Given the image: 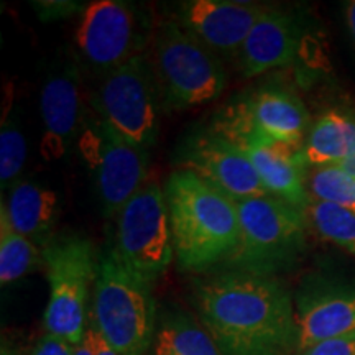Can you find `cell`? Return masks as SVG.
<instances>
[{"instance_id": "6da1fadb", "label": "cell", "mask_w": 355, "mask_h": 355, "mask_svg": "<svg viewBox=\"0 0 355 355\" xmlns=\"http://www.w3.org/2000/svg\"><path fill=\"white\" fill-rule=\"evenodd\" d=\"M193 304L222 355H296L295 298L279 277L219 270L193 283Z\"/></svg>"}, {"instance_id": "7a4b0ae2", "label": "cell", "mask_w": 355, "mask_h": 355, "mask_svg": "<svg viewBox=\"0 0 355 355\" xmlns=\"http://www.w3.org/2000/svg\"><path fill=\"white\" fill-rule=\"evenodd\" d=\"M165 198L176 263L183 272L222 268L241 239L237 204L188 170L173 171Z\"/></svg>"}, {"instance_id": "3957f363", "label": "cell", "mask_w": 355, "mask_h": 355, "mask_svg": "<svg viewBox=\"0 0 355 355\" xmlns=\"http://www.w3.org/2000/svg\"><path fill=\"white\" fill-rule=\"evenodd\" d=\"M91 314L117 355H150L157 334L153 283L133 275L112 245L99 257Z\"/></svg>"}, {"instance_id": "277c9868", "label": "cell", "mask_w": 355, "mask_h": 355, "mask_svg": "<svg viewBox=\"0 0 355 355\" xmlns=\"http://www.w3.org/2000/svg\"><path fill=\"white\" fill-rule=\"evenodd\" d=\"M209 128L239 148L285 145L301 148L309 132V114L296 92L266 83L230 97Z\"/></svg>"}, {"instance_id": "5b68a950", "label": "cell", "mask_w": 355, "mask_h": 355, "mask_svg": "<svg viewBox=\"0 0 355 355\" xmlns=\"http://www.w3.org/2000/svg\"><path fill=\"white\" fill-rule=\"evenodd\" d=\"M235 204L241 239L220 270L278 277L295 268L306 252L308 222L303 212L270 194Z\"/></svg>"}, {"instance_id": "8992f818", "label": "cell", "mask_w": 355, "mask_h": 355, "mask_svg": "<svg viewBox=\"0 0 355 355\" xmlns=\"http://www.w3.org/2000/svg\"><path fill=\"white\" fill-rule=\"evenodd\" d=\"M152 61L166 112L211 104L227 83L220 58L173 19L157 25Z\"/></svg>"}, {"instance_id": "52a82bcc", "label": "cell", "mask_w": 355, "mask_h": 355, "mask_svg": "<svg viewBox=\"0 0 355 355\" xmlns=\"http://www.w3.org/2000/svg\"><path fill=\"white\" fill-rule=\"evenodd\" d=\"M42 250L48 279L44 331L79 345L87 331L89 291L96 283L99 257L92 242L79 234L55 235Z\"/></svg>"}, {"instance_id": "ba28073f", "label": "cell", "mask_w": 355, "mask_h": 355, "mask_svg": "<svg viewBox=\"0 0 355 355\" xmlns=\"http://www.w3.org/2000/svg\"><path fill=\"white\" fill-rule=\"evenodd\" d=\"M89 105L123 139L150 152L157 144L163 110L152 53H141L101 76Z\"/></svg>"}, {"instance_id": "9c48e42d", "label": "cell", "mask_w": 355, "mask_h": 355, "mask_svg": "<svg viewBox=\"0 0 355 355\" xmlns=\"http://www.w3.org/2000/svg\"><path fill=\"white\" fill-rule=\"evenodd\" d=\"M114 220L112 248L117 259L133 275L155 285L175 259L165 189L148 180Z\"/></svg>"}, {"instance_id": "30bf717a", "label": "cell", "mask_w": 355, "mask_h": 355, "mask_svg": "<svg viewBox=\"0 0 355 355\" xmlns=\"http://www.w3.org/2000/svg\"><path fill=\"white\" fill-rule=\"evenodd\" d=\"M78 148L92 173L105 219H115L128 199L148 181L150 152L130 144L104 119L87 110Z\"/></svg>"}, {"instance_id": "8fae6325", "label": "cell", "mask_w": 355, "mask_h": 355, "mask_svg": "<svg viewBox=\"0 0 355 355\" xmlns=\"http://www.w3.org/2000/svg\"><path fill=\"white\" fill-rule=\"evenodd\" d=\"M155 30L148 8L123 0H96L81 13L76 44L84 61L101 78L148 51Z\"/></svg>"}, {"instance_id": "7c38bea8", "label": "cell", "mask_w": 355, "mask_h": 355, "mask_svg": "<svg viewBox=\"0 0 355 355\" xmlns=\"http://www.w3.org/2000/svg\"><path fill=\"white\" fill-rule=\"evenodd\" d=\"M180 170H188L234 202L268 196L250 158L211 130L209 127L189 133L178 148Z\"/></svg>"}, {"instance_id": "4fadbf2b", "label": "cell", "mask_w": 355, "mask_h": 355, "mask_svg": "<svg viewBox=\"0 0 355 355\" xmlns=\"http://www.w3.org/2000/svg\"><path fill=\"white\" fill-rule=\"evenodd\" d=\"M300 350L355 332V279L309 273L295 293Z\"/></svg>"}, {"instance_id": "5bb4252c", "label": "cell", "mask_w": 355, "mask_h": 355, "mask_svg": "<svg viewBox=\"0 0 355 355\" xmlns=\"http://www.w3.org/2000/svg\"><path fill=\"white\" fill-rule=\"evenodd\" d=\"M40 114L43 123L40 153L46 162H58L78 144L87 115L81 73L74 61L60 58L53 63L40 92Z\"/></svg>"}, {"instance_id": "9a60e30c", "label": "cell", "mask_w": 355, "mask_h": 355, "mask_svg": "<svg viewBox=\"0 0 355 355\" xmlns=\"http://www.w3.org/2000/svg\"><path fill=\"white\" fill-rule=\"evenodd\" d=\"M266 6L234 0H186L176 3L175 20L222 61H237L243 43Z\"/></svg>"}, {"instance_id": "2e32d148", "label": "cell", "mask_w": 355, "mask_h": 355, "mask_svg": "<svg viewBox=\"0 0 355 355\" xmlns=\"http://www.w3.org/2000/svg\"><path fill=\"white\" fill-rule=\"evenodd\" d=\"M304 42V21L295 12L266 7L248 33L237 66L243 79L293 64Z\"/></svg>"}, {"instance_id": "e0dca14e", "label": "cell", "mask_w": 355, "mask_h": 355, "mask_svg": "<svg viewBox=\"0 0 355 355\" xmlns=\"http://www.w3.org/2000/svg\"><path fill=\"white\" fill-rule=\"evenodd\" d=\"M245 153L259 173L266 193L304 214L309 204L306 189L308 166L301 157V148L285 145L259 146L245 150Z\"/></svg>"}, {"instance_id": "ac0fdd59", "label": "cell", "mask_w": 355, "mask_h": 355, "mask_svg": "<svg viewBox=\"0 0 355 355\" xmlns=\"http://www.w3.org/2000/svg\"><path fill=\"white\" fill-rule=\"evenodd\" d=\"M6 207L13 229L38 247L43 248L55 237L53 229L60 216L56 191L37 181L19 180L8 188Z\"/></svg>"}, {"instance_id": "d6986e66", "label": "cell", "mask_w": 355, "mask_h": 355, "mask_svg": "<svg viewBox=\"0 0 355 355\" xmlns=\"http://www.w3.org/2000/svg\"><path fill=\"white\" fill-rule=\"evenodd\" d=\"M301 157L306 166L343 165L355 157V114L327 110L309 127Z\"/></svg>"}, {"instance_id": "ffe728a7", "label": "cell", "mask_w": 355, "mask_h": 355, "mask_svg": "<svg viewBox=\"0 0 355 355\" xmlns=\"http://www.w3.org/2000/svg\"><path fill=\"white\" fill-rule=\"evenodd\" d=\"M152 355H222L198 316L168 308L158 318Z\"/></svg>"}, {"instance_id": "44dd1931", "label": "cell", "mask_w": 355, "mask_h": 355, "mask_svg": "<svg viewBox=\"0 0 355 355\" xmlns=\"http://www.w3.org/2000/svg\"><path fill=\"white\" fill-rule=\"evenodd\" d=\"M43 261V250L37 243L13 229L6 201L0 206V283L10 285L33 272Z\"/></svg>"}, {"instance_id": "7402d4cb", "label": "cell", "mask_w": 355, "mask_h": 355, "mask_svg": "<svg viewBox=\"0 0 355 355\" xmlns=\"http://www.w3.org/2000/svg\"><path fill=\"white\" fill-rule=\"evenodd\" d=\"M306 222L319 237L355 255V214L332 202L309 201Z\"/></svg>"}, {"instance_id": "603a6c76", "label": "cell", "mask_w": 355, "mask_h": 355, "mask_svg": "<svg viewBox=\"0 0 355 355\" xmlns=\"http://www.w3.org/2000/svg\"><path fill=\"white\" fill-rule=\"evenodd\" d=\"M306 189L309 201L337 204L355 214V180L340 165L309 168Z\"/></svg>"}, {"instance_id": "cb8c5ba5", "label": "cell", "mask_w": 355, "mask_h": 355, "mask_svg": "<svg viewBox=\"0 0 355 355\" xmlns=\"http://www.w3.org/2000/svg\"><path fill=\"white\" fill-rule=\"evenodd\" d=\"M26 162V139L20 121L10 109V97L6 101V109L0 127V186L2 191L10 188L20 180Z\"/></svg>"}, {"instance_id": "d4e9b609", "label": "cell", "mask_w": 355, "mask_h": 355, "mask_svg": "<svg viewBox=\"0 0 355 355\" xmlns=\"http://www.w3.org/2000/svg\"><path fill=\"white\" fill-rule=\"evenodd\" d=\"M86 6L87 3L76 0H33L32 2V8L43 24L69 19L74 13H83Z\"/></svg>"}, {"instance_id": "484cf974", "label": "cell", "mask_w": 355, "mask_h": 355, "mask_svg": "<svg viewBox=\"0 0 355 355\" xmlns=\"http://www.w3.org/2000/svg\"><path fill=\"white\" fill-rule=\"evenodd\" d=\"M296 355H355V332L322 340L308 349L300 350Z\"/></svg>"}, {"instance_id": "4316f807", "label": "cell", "mask_w": 355, "mask_h": 355, "mask_svg": "<svg viewBox=\"0 0 355 355\" xmlns=\"http://www.w3.org/2000/svg\"><path fill=\"white\" fill-rule=\"evenodd\" d=\"M76 354V345L68 343L66 339L56 337L53 334H44L40 337L38 343L35 344L30 355H74Z\"/></svg>"}, {"instance_id": "83f0119b", "label": "cell", "mask_w": 355, "mask_h": 355, "mask_svg": "<svg viewBox=\"0 0 355 355\" xmlns=\"http://www.w3.org/2000/svg\"><path fill=\"white\" fill-rule=\"evenodd\" d=\"M87 334L91 337V343H92V355H117L115 354V350L105 343V339L102 337L99 329H97V324L91 313H89Z\"/></svg>"}, {"instance_id": "f1b7e54d", "label": "cell", "mask_w": 355, "mask_h": 355, "mask_svg": "<svg viewBox=\"0 0 355 355\" xmlns=\"http://www.w3.org/2000/svg\"><path fill=\"white\" fill-rule=\"evenodd\" d=\"M344 19L345 25H347L350 38L355 44V0H350V2L344 3Z\"/></svg>"}, {"instance_id": "f546056e", "label": "cell", "mask_w": 355, "mask_h": 355, "mask_svg": "<svg viewBox=\"0 0 355 355\" xmlns=\"http://www.w3.org/2000/svg\"><path fill=\"white\" fill-rule=\"evenodd\" d=\"M0 355H20V349L10 337L3 336L2 343H0Z\"/></svg>"}, {"instance_id": "4dcf8cb0", "label": "cell", "mask_w": 355, "mask_h": 355, "mask_svg": "<svg viewBox=\"0 0 355 355\" xmlns=\"http://www.w3.org/2000/svg\"><path fill=\"white\" fill-rule=\"evenodd\" d=\"M74 355H92V343H91V337L87 334V331H86V336H84L83 343L76 345V354Z\"/></svg>"}, {"instance_id": "1f68e13d", "label": "cell", "mask_w": 355, "mask_h": 355, "mask_svg": "<svg viewBox=\"0 0 355 355\" xmlns=\"http://www.w3.org/2000/svg\"><path fill=\"white\" fill-rule=\"evenodd\" d=\"M340 166H343V168H344V170H345V171H347V173H349V175H350V176H352V178H354V180H355V157H354V158H350V159H349V162H345V163H343V165H340Z\"/></svg>"}]
</instances>
